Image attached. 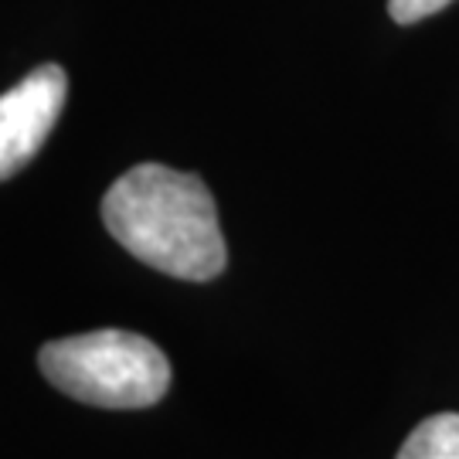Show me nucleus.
I'll return each instance as SVG.
<instances>
[{
    "label": "nucleus",
    "instance_id": "f257e3e1",
    "mask_svg": "<svg viewBox=\"0 0 459 459\" xmlns=\"http://www.w3.org/2000/svg\"><path fill=\"white\" fill-rule=\"evenodd\" d=\"M102 221L133 259L187 282L221 276L229 248L208 184L164 164H136L102 197Z\"/></svg>",
    "mask_w": 459,
    "mask_h": 459
},
{
    "label": "nucleus",
    "instance_id": "f03ea898",
    "mask_svg": "<svg viewBox=\"0 0 459 459\" xmlns=\"http://www.w3.org/2000/svg\"><path fill=\"white\" fill-rule=\"evenodd\" d=\"M38 368L62 394L96 409H150L170 388L167 354L130 330L51 341L38 351Z\"/></svg>",
    "mask_w": 459,
    "mask_h": 459
},
{
    "label": "nucleus",
    "instance_id": "7ed1b4c3",
    "mask_svg": "<svg viewBox=\"0 0 459 459\" xmlns=\"http://www.w3.org/2000/svg\"><path fill=\"white\" fill-rule=\"evenodd\" d=\"M68 96L62 65H38L0 96V181L14 178L45 147Z\"/></svg>",
    "mask_w": 459,
    "mask_h": 459
},
{
    "label": "nucleus",
    "instance_id": "20e7f679",
    "mask_svg": "<svg viewBox=\"0 0 459 459\" xmlns=\"http://www.w3.org/2000/svg\"><path fill=\"white\" fill-rule=\"evenodd\" d=\"M394 459H459V411H439L419 422Z\"/></svg>",
    "mask_w": 459,
    "mask_h": 459
},
{
    "label": "nucleus",
    "instance_id": "39448f33",
    "mask_svg": "<svg viewBox=\"0 0 459 459\" xmlns=\"http://www.w3.org/2000/svg\"><path fill=\"white\" fill-rule=\"evenodd\" d=\"M453 0H388V14L398 24H415L422 17L439 14L443 7H449Z\"/></svg>",
    "mask_w": 459,
    "mask_h": 459
}]
</instances>
